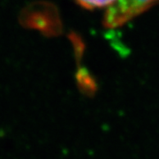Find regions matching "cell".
Listing matches in <instances>:
<instances>
[{
    "label": "cell",
    "instance_id": "6da1fadb",
    "mask_svg": "<svg viewBox=\"0 0 159 159\" xmlns=\"http://www.w3.org/2000/svg\"><path fill=\"white\" fill-rule=\"evenodd\" d=\"M159 0H117L109 6L103 22L108 28H117L140 15Z\"/></svg>",
    "mask_w": 159,
    "mask_h": 159
},
{
    "label": "cell",
    "instance_id": "7a4b0ae2",
    "mask_svg": "<svg viewBox=\"0 0 159 159\" xmlns=\"http://www.w3.org/2000/svg\"><path fill=\"white\" fill-rule=\"evenodd\" d=\"M82 7L88 9L101 8L105 6H111L113 5L117 0H76Z\"/></svg>",
    "mask_w": 159,
    "mask_h": 159
}]
</instances>
